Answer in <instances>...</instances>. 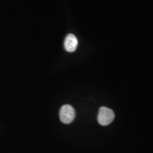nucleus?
I'll use <instances>...</instances> for the list:
<instances>
[{
    "label": "nucleus",
    "mask_w": 153,
    "mask_h": 153,
    "mask_svg": "<svg viewBox=\"0 0 153 153\" xmlns=\"http://www.w3.org/2000/svg\"><path fill=\"white\" fill-rule=\"evenodd\" d=\"M115 114L113 110L107 107L102 106L99 109L98 117V121L101 126H108L114 120Z\"/></svg>",
    "instance_id": "obj_1"
},
{
    "label": "nucleus",
    "mask_w": 153,
    "mask_h": 153,
    "mask_svg": "<svg viewBox=\"0 0 153 153\" xmlns=\"http://www.w3.org/2000/svg\"><path fill=\"white\" fill-rule=\"evenodd\" d=\"M75 117V111L70 105H64L60 110V119L63 123H72Z\"/></svg>",
    "instance_id": "obj_2"
},
{
    "label": "nucleus",
    "mask_w": 153,
    "mask_h": 153,
    "mask_svg": "<svg viewBox=\"0 0 153 153\" xmlns=\"http://www.w3.org/2000/svg\"><path fill=\"white\" fill-rule=\"evenodd\" d=\"M78 45V41L73 34H69L65 40V48L68 52H74L76 49Z\"/></svg>",
    "instance_id": "obj_3"
}]
</instances>
